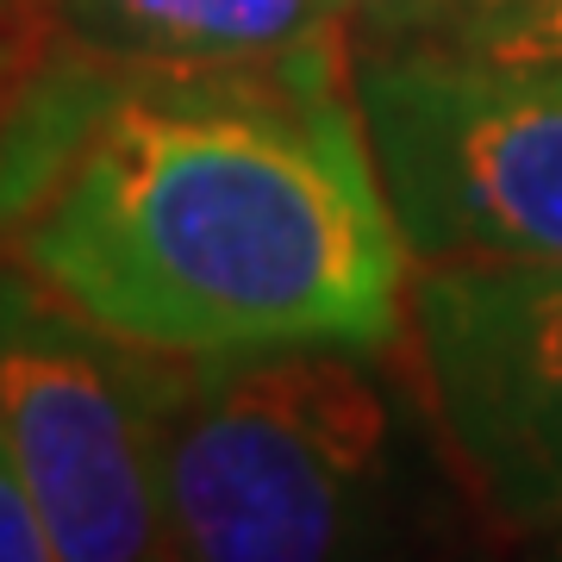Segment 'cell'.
I'll return each mask as SVG.
<instances>
[{
	"label": "cell",
	"mask_w": 562,
	"mask_h": 562,
	"mask_svg": "<svg viewBox=\"0 0 562 562\" xmlns=\"http://www.w3.org/2000/svg\"><path fill=\"white\" fill-rule=\"evenodd\" d=\"M350 69L169 76L63 50L0 113V257L169 362L401 344L419 262Z\"/></svg>",
	"instance_id": "obj_1"
},
{
	"label": "cell",
	"mask_w": 562,
	"mask_h": 562,
	"mask_svg": "<svg viewBox=\"0 0 562 562\" xmlns=\"http://www.w3.org/2000/svg\"><path fill=\"white\" fill-rule=\"evenodd\" d=\"M162 506L176 562H450L475 519L406 338L169 362Z\"/></svg>",
	"instance_id": "obj_2"
},
{
	"label": "cell",
	"mask_w": 562,
	"mask_h": 562,
	"mask_svg": "<svg viewBox=\"0 0 562 562\" xmlns=\"http://www.w3.org/2000/svg\"><path fill=\"white\" fill-rule=\"evenodd\" d=\"M350 81L419 269H562V69L462 44H375Z\"/></svg>",
	"instance_id": "obj_3"
},
{
	"label": "cell",
	"mask_w": 562,
	"mask_h": 562,
	"mask_svg": "<svg viewBox=\"0 0 562 562\" xmlns=\"http://www.w3.org/2000/svg\"><path fill=\"white\" fill-rule=\"evenodd\" d=\"M162 382L144 357L0 257V438L57 562H176Z\"/></svg>",
	"instance_id": "obj_4"
},
{
	"label": "cell",
	"mask_w": 562,
	"mask_h": 562,
	"mask_svg": "<svg viewBox=\"0 0 562 562\" xmlns=\"http://www.w3.org/2000/svg\"><path fill=\"white\" fill-rule=\"evenodd\" d=\"M406 357L482 531L562 538V269L438 262L413 276Z\"/></svg>",
	"instance_id": "obj_5"
},
{
	"label": "cell",
	"mask_w": 562,
	"mask_h": 562,
	"mask_svg": "<svg viewBox=\"0 0 562 562\" xmlns=\"http://www.w3.org/2000/svg\"><path fill=\"white\" fill-rule=\"evenodd\" d=\"M63 50L169 76H276L357 63L338 0H50Z\"/></svg>",
	"instance_id": "obj_6"
},
{
	"label": "cell",
	"mask_w": 562,
	"mask_h": 562,
	"mask_svg": "<svg viewBox=\"0 0 562 562\" xmlns=\"http://www.w3.org/2000/svg\"><path fill=\"white\" fill-rule=\"evenodd\" d=\"M350 32L382 44H462L501 0H338Z\"/></svg>",
	"instance_id": "obj_7"
},
{
	"label": "cell",
	"mask_w": 562,
	"mask_h": 562,
	"mask_svg": "<svg viewBox=\"0 0 562 562\" xmlns=\"http://www.w3.org/2000/svg\"><path fill=\"white\" fill-rule=\"evenodd\" d=\"M462 50H482V57H501V63L562 69V0H501L462 38Z\"/></svg>",
	"instance_id": "obj_8"
},
{
	"label": "cell",
	"mask_w": 562,
	"mask_h": 562,
	"mask_svg": "<svg viewBox=\"0 0 562 562\" xmlns=\"http://www.w3.org/2000/svg\"><path fill=\"white\" fill-rule=\"evenodd\" d=\"M0 562H57L38 506H32L20 469L7 457V438H0Z\"/></svg>",
	"instance_id": "obj_9"
},
{
	"label": "cell",
	"mask_w": 562,
	"mask_h": 562,
	"mask_svg": "<svg viewBox=\"0 0 562 562\" xmlns=\"http://www.w3.org/2000/svg\"><path fill=\"white\" fill-rule=\"evenodd\" d=\"M450 562H513V557H506V538H482V550H457Z\"/></svg>",
	"instance_id": "obj_10"
},
{
	"label": "cell",
	"mask_w": 562,
	"mask_h": 562,
	"mask_svg": "<svg viewBox=\"0 0 562 562\" xmlns=\"http://www.w3.org/2000/svg\"><path fill=\"white\" fill-rule=\"evenodd\" d=\"M550 562H562V538H557V543H550Z\"/></svg>",
	"instance_id": "obj_11"
}]
</instances>
